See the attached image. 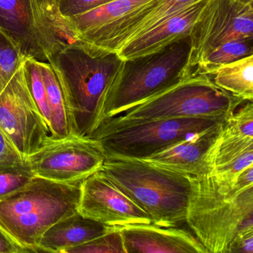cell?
<instances>
[{
  "label": "cell",
  "instance_id": "cell-1",
  "mask_svg": "<svg viewBox=\"0 0 253 253\" xmlns=\"http://www.w3.org/2000/svg\"><path fill=\"white\" fill-rule=\"evenodd\" d=\"M123 61L116 51L82 42L69 44L48 58L66 97L75 135L89 138L98 126L102 103Z\"/></svg>",
  "mask_w": 253,
  "mask_h": 253
},
{
  "label": "cell",
  "instance_id": "cell-2",
  "mask_svg": "<svg viewBox=\"0 0 253 253\" xmlns=\"http://www.w3.org/2000/svg\"><path fill=\"white\" fill-rule=\"evenodd\" d=\"M189 179L185 223L207 253H227L238 235L253 231V186L235 192L210 174Z\"/></svg>",
  "mask_w": 253,
  "mask_h": 253
},
{
  "label": "cell",
  "instance_id": "cell-3",
  "mask_svg": "<svg viewBox=\"0 0 253 253\" xmlns=\"http://www.w3.org/2000/svg\"><path fill=\"white\" fill-rule=\"evenodd\" d=\"M191 49L186 35L153 52L124 60L103 99L98 126L192 75Z\"/></svg>",
  "mask_w": 253,
  "mask_h": 253
},
{
  "label": "cell",
  "instance_id": "cell-4",
  "mask_svg": "<svg viewBox=\"0 0 253 253\" xmlns=\"http://www.w3.org/2000/svg\"><path fill=\"white\" fill-rule=\"evenodd\" d=\"M141 208L156 226H181L190 192L189 175L140 160L105 158L99 170Z\"/></svg>",
  "mask_w": 253,
  "mask_h": 253
},
{
  "label": "cell",
  "instance_id": "cell-5",
  "mask_svg": "<svg viewBox=\"0 0 253 253\" xmlns=\"http://www.w3.org/2000/svg\"><path fill=\"white\" fill-rule=\"evenodd\" d=\"M244 100L219 88L208 75H192L177 85L103 121L89 138L134 124L160 120L225 117Z\"/></svg>",
  "mask_w": 253,
  "mask_h": 253
},
{
  "label": "cell",
  "instance_id": "cell-6",
  "mask_svg": "<svg viewBox=\"0 0 253 253\" xmlns=\"http://www.w3.org/2000/svg\"><path fill=\"white\" fill-rule=\"evenodd\" d=\"M81 183H59L35 176L26 187L0 201V226L32 253H39L45 231L78 212Z\"/></svg>",
  "mask_w": 253,
  "mask_h": 253
},
{
  "label": "cell",
  "instance_id": "cell-7",
  "mask_svg": "<svg viewBox=\"0 0 253 253\" xmlns=\"http://www.w3.org/2000/svg\"><path fill=\"white\" fill-rule=\"evenodd\" d=\"M0 31L24 59L40 62L79 42L61 17L55 0H0Z\"/></svg>",
  "mask_w": 253,
  "mask_h": 253
},
{
  "label": "cell",
  "instance_id": "cell-8",
  "mask_svg": "<svg viewBox=\"0 0 253 253\" xmlns=\"http://www.w3.org/2000/svg\"><path fill=\"white\" fill-rule=\"evenodd\" d=\"M224 118H185L128 126L97 139L105 158L140 160L223 122Z\"/></svg>",
  "mask_w": 253,
  "mask_h": 253
},
{
  "label": "cell",
  "instance_id": "cell-9",
  "mask_svg": "<svg viewBox=\"0 0 253 253\" xmlns=\"http://www.w3.org/2000/svg\"><path fill=\"white\" fill-rule=\"evenodd\" d=\"M0 130L25 159L53 140L28 88L23 66L0 94Z\"/></svg>",
  "mask_w": 253,
  "mask_h": 253
},
{
  "label": "cell",
  "instance_id": "cell-10",
  "mask_svg": "<svg viewBox=\"0 0 253 253\" xmlns=\"http://www.w3.org/2000/svg\"><path fill=\"white\" fill-rule=\"evenodd\" d=\"M34 174L59 183H81L101 169L98 140L72 135L53 139L26 159Z\"/></svg>",
  "mask_w": 253,
  "mask_h": 253
},
{
  "label": "cell",
  "instance_id": "cell-11",
  "mask_svg": "<svg viewBox=\"0 0 253 253\" xmlns=\"http://www.w3.org/2000/svg\"><path fill=\"white\" fill-rule=\"evenodd\" d=\"M189 35L192 74L209 54L223 44L253 39V5L236 0H208Z\"/></svg>",
  "mask_w": 253,
  "mask_h": 253
},
{
  "label": "cell",
  "instance_id": "cell-12",
  "mask_svg": "<svg viewBox=\"0 0 253 253\" xmlns=\"http://www.w3.org/2000/svg\"><path fill=\"white\" fill-rule=\"evenodd\" d=\"M78 212L108 226L152 223L149 216L100 171L81 183Z\"/></svg>",
  "mask_w": 253,
  "mask_h": 253
},
{
  "label": "cell",
  "instance_id": "cell-13",
  "mask_svg": "<svg viewBox=\"0 0 253 253\" xmlns=\"http://www.w3.org/2000/svg\"><path fill=\"white\" fill-rule=\"evenodd\" d=\"M126 253H207L190 230L152 223L120 227Z\"/></svg>",
  "mask_w": 253,
  "mask_h": 253
},
{
  "label": "cell",
  "instance_id": "cell-14",
  "mask_svg": "<svg viewBox=\"0 0 253 253\" xmlns=\"http://www.w3.org/2000/svg\"><path fill=\"white\" fill-rule=\"evenodd\" d=\"M222 124L175 142L140 161L186 175L208 174L207 155L220 134Z\"/></svg>",
  "mask_w": 253,
  "mask_h": 253
},
{
  "label": "cell",
  "instance_id": "cell-15",
  "mask_svg": "<svg viewBox=\"0 0 253 253\" xmlns=\"http://www.w3.org/2000/svg\"><path fill=\"white\" fill-rule=\"evenodd\" d=\"M207 2L208 0H197L182 8L158 26L130 40L118 54L124 60L144 55L189 35Z\"/></svg>",
  "mask_w": 253,
  "mask_h": 253
},
{
  "label": "cell",
  "instance_id": "cell-16",
  "mask_svg": "<svg viewBox=\"0 0 253 253\" xmlns=\"http://www.w3.org/2000/svg\"><path fill=\"white\" fill-rule=\"evenodd\" d=\"M251 165L253 137L232 134L222 126L207 155L208 174L232 187L241 171Z\"/></svg>",
  "mask_w": 253,
  "mask_h": 253
},
{
  "label": "cell",
  "instance_id": "cell-17",
  "mask_svg": "<svg viewBox=\"0 0 253 253\" xmlns=\"http://www.w3.org/2000/svg\"><path fill=\"white\" fill-rule=\"evenodd\" d=\"M116 226H108L79 212L59 220L45 231L39 245V253H66L67 250L89 242Z\"/></svg>",
  "mask_w": 253,
  "mask_h": 253
},
{
  "label": "cell",
  "instance_id": "cell-18",
  "mask_svg": "<svg viewBox=\"0 0 253 253\" xmlns=\"http://www.w3.org/2000/svg\"><path fill=\"white\" fill-rule=\"evenodd\" d=\"M41 68L46 89L53 139L75 135L70 110L54 69L45 62H41Z\"/></svg>",
  "mask_w": 253,
  "mask_h": 253
},
{
  "label": "cell",
  "instance_id": "cell-19",
  "mask_svg": "<svg viewBox=\"0 0 253 253\" xmlns=\"http://www.w3.org/2000/svg\"><path fill=\"white\" fill-rule=\"evenodd\" d=\"M149 1L113 0L85 14L64 18L65 21L77 39L78 35L107 24Z\"/></svg>",
  "mask_w": 253,
  "mask_h": 253
},
{
  "label": "cell",
  "instance_id": "cell-20",
  "mask_svg": "<svg viewBox=\"0 0 253 253\" xmlns=\"http://www.w3.org/2000/svg\"><path fill=\"white\" fill-rule=\"evenodd\" d=\"M213 83L243 100H253V55L225 65L214 73Z\"/></svg>",
  "mask_w": 253,
  "mask_h": 253
},
{
  "label": "cell",
  "instance_id": "cell-21",
  "mask_svg": "<svg viewBox=\"0 0 253 253\" xmlns=\"http://www.w3.org/2000/svg\"><path fill=\"white\" fill-rule=\"evenodd\" d=\"M253 55V39H242L226 42L209 54L192 75H212L217 69Z\"/></svg>",
  "mask_w": 253,
  "mask_h": 253
},
{
  "label": "cell",
  "instance_id": "cell-22",
  "mask_svg": "<svg viewBox=\"0 0 253 253\" xmlns=\"http://www.w3.org/2000/svg\"><path fill=\"white\" fill-rule=\"evenodd\" d=\"M23 67L28 88L41 114L50 126L49 108L46 89L41 72V62L35 59H26L23 62Z\"/></svg>",
  "mask_w": 253,
  "mask_h": 253
},
{
  "label": "cell",
  "instance_id": "cell-23",
  "mask_svg": "<svg viewBox=\"0 0 253 253\" xmlns=\"http://www.w3.org/2000/svg\"><path fill=\"white\" fill-rule=\"evenodd\" d=\"M25 60L18 48L0 31V94L23 66Z\"/></svg>",
  "mask_w": 253,
  "mask_h": 253
},
{
  "label": "cell",
  "instance_id": "cell-24",
  "mask_svg": "<svg viewBox=\"0 0 253 253\" xmlns=\"http://www.w3.org/2000/svg\"><path fill=\"white\" fill-rule=\"evenodd\" d=\"M35 177L27 162L0 167V201L26 187Z\"/></svg>",
  "mask_w": 253,
  "mask_h": 253
},
{
  "label": "cell",
  "instance_id": "cell-25",
  "mask_svg": "<svg viewBox=\"0 0 253 253\" xmlns=\"http://www.w3.org/2000/svg\"><path fill=\"white\" fill-rule=\"evenodd\" d=\"M223 129L232 134L253 138V103L244 100L225 117Z\"/></svg>",
  "mask_w": 253,
  "mask_h": 253
},
{
  "label": "cell",
  "instance_id": "cell-26",
  "mask_svg": "<svg viewBox=\"0 0 253 253\" xmlns=\"http://www.w3.org/2000/svg\"><path fill=\"white\" fill-rule=\"evenodd\" d=\"M66 253H126L120 227L78 247L67 250Z\"/></svg>",
  "mask_w": 253,
  "mask_h": 253
},
{
  "label": "cell",
  "instance_id": "cell-27",
  "mask_svg": "<svg viewBox=\"0 0 253 253\" xmlns=\"http://www.w3.org/2000/svg\"><path fill=\"white\" fill-rule=\"evenodd\" d=\"M113 0H55L56 5L63 18L85 14Z\"/></svg>",
  "mask_w": 253,
  "mask_h": 253
},
{
  "label": "cell",
  "instance_id": "cell-28",
  "mask_svg": "<svg viewBox=\"0 0 253 253\" xmlns=\"http://www.w3.org/2000/svg\"><path fill=\"white\" fill-rule=\"evenodd\" d=\"M26 164V159L19 153L5 134L0 130V167Z\"/></svg>",
  "mask_w": 253,
  "mask_h": 253
},
{
  "label": "cell",
  "instance_id": "cell-29",
  "mask_svg": "<svg viewBox=\"0 0 253 253\" xmlns=\"http://www.w3.org/2000/svg\"><path fill=\"white\" fill-rule=\"evenodd\" d=\"M227 253H253V231L238 235L229 247Z\"/></svg>",
  "mask_w": 253,
  "mask_h": 253
},
{
  "label": "cell",
  "instance_id": "cell-30",
  "mask_svg": "<svg viewBox=\"0 0 253 253\" xmlns=\"http://www.w3.org/2000/svg\"><path fill=\"white\" fill-rule=\"evenodd\" d=\"M26 253L32 252L17 242L0 226V253Z\"/></svg>",
  "mask_w": 253,
  "mask_h": 253
},
{
  "label": "cell",
  "instance_id": "cell-31",
  "mask_svg": "<svg viewBox=\"0 0 253 253\" xmlns=\"http://www.w3.org/2000/svg\"><path fill=\"white\" fill-rule=\"evenodd\" d=\"M236 1L244 5H253V0H236Z\"/></svg>",
  "mask_w": 253,
  "mask_h": 253
}]
</instances>
